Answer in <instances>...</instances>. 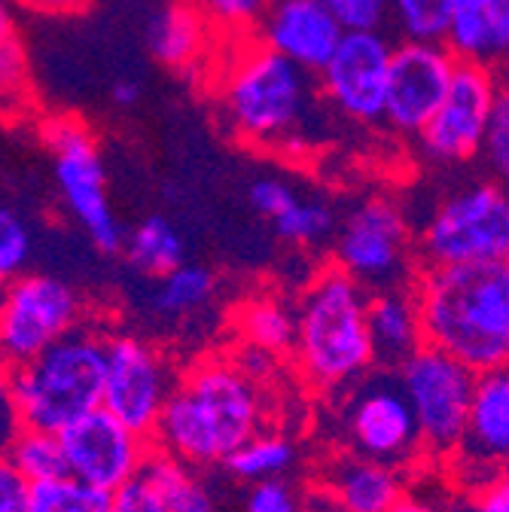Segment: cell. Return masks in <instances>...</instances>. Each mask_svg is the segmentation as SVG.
<instances>
[{"instance_id": "6da1fadb", "label": "cell", "mask_w": 509, "mask_h": 512, "mask_svg": "<svg viewBox=\"0 0 509 512\" xmlns=\"http://www.w3.org/2000/svg\"><path fill=\"white\" fill-rule=\"evenodd\" d=\"M266 421L263 384L235 357H205L180 372L153 430V445L189 467L226 464Z\"/></svg>"}, {"instance_id": "7a4b0ae2", "label": "cell", "mask_w": 509, "mask_h": 512, "mask_svg": "<svg viewBox=\"0 0 509 512\" xmlns=\"http://www.w3.org/2000/svg\"><path fill=\"white\" fill-rule=\"evenodd\" d=\"M424 339L473 372L509 366V260L424 269L415 281Z\"/></svg>"}, {"instance_id": "3957f363", "label": "cell", "mask_w": 509, "mask_h": 512, "mask_svg": "<svg viewBox=\"0 0 509 512\" xmlns=\"http://www.w3.org/2000/svg\"><path fill=\"white\" fill-rule=\"evenodd\" d=\"M290 357L314 391L351 388L378 360L369 330V293L345 269L327 266L302 290Z\"/></svg>"}, {"instance_id": "277c9868", "label": "cell", "mask_w": 509, "mask_h": 512, "mask_svg": "<svg viewBox=\"0 0 509 512\" xmlns=\"http://www.w3.org/2000/svg\"><path fill=\"white\" fill-rule=\"evenodd\" d=\"M107 369V330L86 324L22 369L13 394L25 427L61 433L101 409Z\"/></svg>"}, {"instance_id": "5b68a950", "label": "cell", "mask_w": 509, "mask_h": 512, "mask_svg": "<svg viewBox=\"0 0 509 512\" xmlns=\"http://www.w3.org/2000/svg\"><path fill=\"white\" fill-rule=\"evenodd\" d=\"M311 101L308 71L266 43L238 52L220 80V104L244 141L281 144L302 125Z\"/></svg>"}, {"instance_id": "8992f818", "label": "cell", "mask_w": 509, "mask_h": 512, "mask_svg": "<svg viewBox=\"0 0 509 512\" xmlns=\"http://www.w3.org/2000/svg\"><path fill=\"white\" fill-rule=\"evenodd\" d=\"M427 269H470L509 260V189L473 183L445 199L421 232Z\"/></svg>"}, {"instance_id": "52a82bcc", "label": "cell", "mask_w": 509, "mask_h": 512, "mask_svg": "<svg viewBox=\"0 0 509 512\" xmlns=\"http://www.w3.org/2000/svg\"><path fill=\"white\" fill-rule=\"evenodd\" d=\"M86 324V299L68 281L25 272L0 290V366L22 369Z\"/></svg>"}, {"instance_id": "ba28073f", "label": "cell", "mask_w": 509, "mask_h": 512, "mask_svg": "<svg viewBox=\"0 0 509 512\" xmlns=\"http://www.w3.org/2000/svg\"><path fill=\"white\" fill-rule=\"evenodd\" d=\"M476 378L479 372L436 345H421L397 366V381L415 412L427 458H455L467 433Z\"/></svg>"}, {"instance_id": "9c48e42d", "label": "cell", "mask_w": 509, "mask_h": 512, "mask_svg": "<svg viewBox=\"0 0 509 512\" xmlns=\"http://www.w3.org/2000/svg\"><path fill=\"white\" fill-rule=\"evenodd\" d=\"M40 135L43 144L52 150L55 183L65 208L74 214V220L86 229L101 253L125 250V232L107 202L104 162L92 132L74 116H55L43 122Z\"/></svg>"}, {"instance_id": "30bf717a", "label": "cell", "mask_w": 509, "mask_h": 512, "mask_svg": "<svg viewBox=\"0 0 509 512\" xmlns=\"http://www.w3.org/2000/svg\"><path fill=\"white\" fill-rule=\"evenodd\" d=\"M180 372H174L165 351L132 333H107V369L104 400L113 418L153 439V430L177 388Z\"/></svg>"}, {"instance_id": "8fae6325", "label": "cell", "mask_w": 509, "mask_h": 512, "mask_svg": "<svg viewBox=\"0 0 509 512\" xmlns=\"http://www.w3.org/2000/svg\"><path fill=\"white\" fill-rule=\"evenodd\" d=\"M348 452L391 467H406L424 455L415 412L400 381L372 378L354 388L342 412Z\"/></svg>"}, {"instance_id": "7c38bea8", "label": "cell", "mask_w": 509, "mask_h": 512, "mask_svg": "<svg viewBox=\"0 0 509 512\" xmlns=\"http://www.w3.org/2000/svg\"><path fill=\"white\" fill-rule=\"evenodd\" d=\"M58 436L65 445L68 476L104 494H113L138 479L156 448L150 436L122 424L107 409L89 412Z\"/></svg>"}, {"instance_id": "4fadbf2b", "label": "cell", "mask_w": 509, "mask_h": 512, "mask_svg": "<svg viewBox=\"0 0 509 512\" xmlns=\"http://www.w3.org/2000/svg\"><path fill=\"white\" fill-rule=\"evenodd\" d=\"M336 266L372 290L400 287L409 266V223L391 199L357 205L336 241Z\"/></svg>"}, {"instance_id": "5bb4252c", "label": "cell", "mask_w": 509, "mask_h": 512, "mask_svg": "<svg viewBox=\"0 0 509 512\" xmlns=\"http://www.w3.org/2000/svg\"><path fill=\"white\" fill-rule=\"evenodd\" d=\"M497 92L500 86L485 61L458 58L449 92L418 135L424 153L436 162H467L479 156L485 150Z\"/></svg>"}, {"instance_id": "9a60e30c", "label": "cell", "mask_w": 509, "mask_h": 512, "mask_svg": "<svg viewBox=\"0 0 509 512\" xmlns=\"http://www.w3.org/2000/svg\"><path fill=\"white\" fill-rule=\"evenodd\" d=\"M394 49L378 31H351L317 74L327 101L354 122L385 119Z\"/></svg>"}, {"instance_id": "2e32d148", "label": "cell", "mask_w": 509, "mask_h": 512, "mask_svg": "<svg viewBox=\"0 0 509 512\" xmlns=\"http://www.w3.org/2000/svg\"><path fill=\"white\" fill-rule=\"evenodd\" d=\"M449 464L467 494L509 470V366L479 372L467 433Z\"/></svg>"}, {"instance_id": "e0dca14e", "label": "cell", "mask_w": 509, "mask_h": 512, "mask_svg": "<svg viewBox=\"0 0 509 512\" xmlns=\"http://www.w3.org/2000/svg\"><path fill=\"white\" fill-rule=\"evenodd\" d=\"M455 52L445 43L406 40L394 49L385 122L394 132L421 135L436 107L449 92L455 74Z\"/></svg>"}, {"instance_id": "ac0fdd59", "label": "cell", "mask_w": 509, "mask_h": 512, "mask_svg": "<svg viewBox=\"0 0 509 512\" xmlns=\"http://www.w3.org/2000/svg\"><path fill=\"white\" fill-rule=\"evenodd\" d=\"M260 34L272 52L308 74H321L348 31L324 0H275L263 13Z\"/></svg>"}, {"instance_id": "d6986e66", "label": "cell", "mask_w": 509, "mask_h": 512, "mask_svg": "<svg viewBox=\"0 0 509 512\" xmlns=\"http://www.w3.org/2000/svg\"><path fill=\"white\" fill-rule=\"evenodd\" d=\"M321 494L330 512H391L409 491L400 467L348 452L327 467Z\"/></svg>"}, {"instance_id": "ffe728a7", "label": "cell", "mask_w": 509, "mask_h": 512, "mask_svg": "<svg viewBox=\"0 0 509 512\" xmlns=\"http://www.w3.org/2000/svg\"><path fill=\"white\" fill-rule=\"evenodd\" d=\"M369 330L375 342V357L391 366H400L421 345H427L415 287L375 290L369 296Z\"/></svg>"}, {"instance_id": "44dd1931", "label": "cell", "mask_w": 509, "mask_h": 512, "mask_svg": "<svg viewBox=\"0 0 509 512\" xmlns=\"http://www.w3.org/2000/svg\"><path fill=\"white\" fill-rule=\"evenodd\" d=\"M211 19L193 4H171L150 28V49L168 68H196L211 46Z\"/></svg>"}, {"instance_id": "7402d4cb", "label": "cell", "mask_w": 509, "mask_h": 512, "mask_svg": "<svg viewBox=\"0 0 509 512\" xmlns=\"http://www.w3.org/2000/svg\"><path fill=\"white\" fill-rule=\"evenodd\" d=\"M235 330L241 345L275 357L293 354L296 342V308L272 293H253L235 308Z\"/></svg>"}, {"instance_id": "603a6c76", "label": "cell", "mask_w": 509, "mask_h": 512, "mask_svg": "<svg viewBox=\"0 0 509 512\" xmlns=\"http://www.w3.org/2000/svg\"><path fill=\"white\" fill-rule=\"evenodd\" d=\"M141 476L156 488L168 512H214V500L205 482L196 476V467L183 464L174 455H165L159 448H153V455Z\"/></svg>"}, {"instance_id": "cb8c5ba5", "label": "cell", "mask_w": 509, "mask_h": 512, "mask_svg": "<svg viewBox=\"0 0 509 512\" xmlns=\"http://www.w3.org/2000/svg\"><path fill=\"white\" fill-rule=\"evenodd\" d=\"M296 464V445L287 433L278 430H260L253 439H247L238 452L223 464L235 479L241 482H266L281 479Z\"/></svg>"}, {"instance_id": "d4e9b609", "label": "cell", "mask_w": 509, "mask_h": 512, "mask_svg": "<svg viewBox=\"0 0 509 512\" xmlns=\"http://www.w3.org/2000/svg\"><path fill=\"white\" fill-rule=\"evenodd\" d=\"M125 256L138 272L150 278H165L183 266V241L168 220L150 217L138 229H132V235H125Z\"/></svg>"}, {"instance_id": "484cf974", "label": "cell", "mask_w": 509, "mask_h": 512, "mask_svg": "<svg viewBox=\"0 0 509 512\" xmlns=\"http://www.w3.org/2000/svg\"><path fill=\"white\" fill-rule=\"evenodd\" d=\"M7 458L16 464V470L31 482H52L68 476V458H65V445H61L58 433L49 430H34V427H22L19 436L13 439Z\"/></svg>"}, {"instance_id": "4316f807", "label": "cell", "mask_w": 509, "mask_h": 512, "mask_svg": "<svg viewBox=\"0 0 509 512\" xmlns=\"http://www.w3.org/2000/svg\"><path fill=\"white\" fill-rule=\"evenodd\" d=\"M214 290H217V281L208 269L183 263L171 275L159 278V287L153 293V305L159 314L180 317L189 311H199L205 302H211Z\"/></svg>"}, {"instance_id": "83f0119b", "label": "cell", "mask_w": 509, "mask_h": 512, "mask_svg": "<svg viewBox=\"0 0 509 512\" xmlns=\"http://www.w3.org/2000/svg\"><path fill=\"white\" fill-rule=\"evenodd\" d=\"M110 494L83 485L71 476L31 485L28 512H107Z\"/></svg>"}, {"instance_id": "f1b7e54d", "label": "cell", "mask_w": 509, "mask_h": 512, "mask_svg": "<svg viewBox=\"0 0 509 512\" xmlns=\"http://www.w3.org/2000/svg\"><path fill=\"white\" fill-rule=\"evenodd\" d=\"M31 110V71L22 40L13 34L0 43V116L19 119Z\"/></svg>"}, {"instance_id": "f546056e", "label": "cell", "mask_w": 509, "mask_h": 512, "mask_svg": "<svg viewBox=\"0 0 509 512\" xmlns=\"http://www.w3.org/2000/svg\"><path fill=\"white\" fill-rule=\"evenodd\" d=\"M388 4L406 40H424V43L445 40V28H449L445 0H388Z\"/></svg>"}, {"instance_id": "4dcf8cb0", "label": "cell", "mask_w": 509, "mask_h": 512, "mask_svg": "<svg viewBox=\"0 0 509 512\" xmlns=\"http://www.w3.org/2000/svg\"><path fill=\"white\" fill-rule=\"evenodd\" d=\"M333 211L321 202L296 199L278 220H272L275 232L290 244H314L333 232Z\"/></svg>"}, {"instance_id": "1f68e13d", "label": "cell", "mask_w": 509, "mask_h": 512, "mask_svg": "<svg viewBox=\"0 0 509 512\" xmlns=\"http://www.w3.org/2000/svg\"><path fill=\"white\" fill-rule=\"evenodd\" d=\"M28 260H31L28 223L16 211L0 208V290L25 275Z\"/></svg>"}, {"instance_id": "d6a6232c", "label": "cell", "mask_w": 509, "mask_h": 512, "mask_svg": "<svg viewBox=\"0 0 509 512\" xmlns=\"http://www.w3.org/2000/svg\"><path fill=\"white\" fill-rule=\"evenodd\" d=\"M485 159L500 186L509 189V86H500L494 116L488 125V138H485Z\"/></svg>"}, {"instance_id": "836d02e7", "label": "cell", "mask_w": 509, "mask_h": 512, "mask_svg": "<svg viewBox=\"0 0 509 512\" xmlns=\"http://www.w3.org/2000/svg\"><path fill=\"white\" fill-rule=\"evenodd\" d=\"M247 512H308V506H305L299 488L281 476V479L257 482L250 488Z\"/></svg>"}, {"instance_id": "e575fe53", "label": "cell", "mask_w": 509, "mask_h": 512, "mask_svg": "<svg viewBox=\"0 0 509 512\" xmlns=\"http://www.w3.org/2000/svg\"><path fill=\"white\" fill-rule=\"evenodd\" d=\"M324 4L333 10V16L339 19V25L348 34L351 31H378L391 10L388 0H324Z\"/></svg>"}, {"instance_id": "d590c367", "label": "cell", "mask_w": 509, "mask_h": 512, "mask_svg": "<svg viewBox=\"0 0 509 512\" xmlns=\"http://www.w3.org/2000/svg\"><path fill=\"white\" fill-rule=\"evenodd\" d=\"M193 4L214 22L226 28H244L263 16L266 0H193Z\"/></svg>"}, {"instance_id": "8d00e7d4", "label": "cell", "mask_w": 509, "mask_h": 512, "mask_svg": "<svg viewBox=\"0 0 509 512\" xmlns=\"http://www.w3.org/2000/svg\"><path fill=\"white\" fill-rule=\"evenodd\" d=\"M107 512H168V506L162 503V497L156 494V488L144 476H138V479H132L129 485H125V488H119V491L110 494Z\"/></svg>"}, {"instance_id": "74e56055", "label": "cell", "mask_w": 509, "mask_h": 512, "mask_svg": "<svg viewBox=\"0 0 509 512\" xmlns=\"http://www.w3.org/2000/svg\"><path fill=\"white\" fill-rule=\"evenodd\" d=\"M296 199L299 196L293 192V186H287L284 180H275V177H263L250 186V205L266 220H278Z\"/></svg>"}, {"instance_id": "f35d334b", "label": "cell", "mask_w": 509, "mask_h": 512, "mask_svg": "<svg viewBox=\"0 0 509 512\" xmlns=\"http://www.w3.org/2000/svg\"><path fill=\"white\" fill-rule=\"evenodd\" d=\"M31 482L16 470V464L0 455V512H28Z\"/></svg>"}, {"instance_id": "ab89813d", "label": "cell", "mask_w": 509, "mask_h": 512, "mask_svg": "<svg viewBox=\"0 0 509 512\" xmlns=\"http://www.w3.org/2000/svg\"><path fill=\"white\" fill-rule=\"evenodd\" d=\"M22 427L25 424L16 406V394H13V372L0 366V455L10 452V445Z\"/></svg>"}, {"instance_id": "60d3db41", "label": "cell", "mask_w": 509, "mask_h": 512, "mask_svg": "<svg viewBox=\"0 0 509 512\" xmlns=\"http://www.w3.org/2000/svg\"><path fill=\"white\" fill-rule=\"evenodd\" d=\"M488 22V52L491 58H500L509 52V0H491L485 10Z\"/></svg>"}, {"instance_id": "b9f144b4", "label": "cell", "mask_w": 509, "mask_h": 512, "mask_svg": "<svg viewBox=\"0 0 509 512\" xmlns=\"http://www.w3.org/2000/svg\"><path fill=\"white\" fill-rule=\"evenodd\" d=\"M470 497L476 500V509L479 512H509V470H503L500 476H494L488 485H482Z\"/></svg>"}, {"instance_id": "7bdbcfd3", "label": "cell", "mask_w": 509, "mask_h": 512, "mask_svg": "<svg viewBox=\"0 0 509 512\" xmlns=\"http://www.w3.org/2000/svg\"><path fill=\"white\" fill-rule=\"evenodd\" d=\"M37 16H77L92 7V0H13Z\"/></svg>"}, {"instance_id": "ee69618b", "label": "cell", "mask_w": 509, "mask_h": 512, "mask_svg": "<svg viewBox=\"0 0 509 512\" xmlns=\"http://www.w3.org/2000/svg\"><path fill=\"white\" fill-rule=\"evenodd\" d=\"M391 512H445V503H439L436 497L430 494H421V491H409Z\"/></svg>"}, {"instance_id": "f6af8a7d", "label": "cell", "mask_w": 509, "mask_h": 512, "mask_svg": "<svg viewBox=\"0 0 509 512\" xmlns=\"http://www.w3.org/2000/svg\"><path fill=\"white\" fill-rule=\"evenodd\" d=\"M138 98H141V86L135 80H119V83H113V101L116 104L132 107Z\"/></svg>"}, {"instance_id": "bcb514c9", "label": "cell", "mask_w": 509, "mask_h": 512, "mask_svg": "<svg viewBox=\"0 0 509 512\" xmlns=\"http://www.w3.org/2000/svg\"><path fill=\"white\" fill-rule=\"evenodd\" d=\"M491 0H445V10L452 13H476V16H485Z\"/></svg>"}, {"instance_id": "7dc6e473", "label": "cell", "mask_w": 509, "mask_h": 512, "mask_svg": "<svg viewBox=\"0 0 509 512\" xmlns=\"http://www.w3.org/2000/svg\"><path fill=\"white\" fill-rule=\"evenodd\" d=\"M16 28H13V7L10 0H0V43H4L7 37H13Z\"/></svg>"}, {"instance_id": "c3c4849f", "label": "cell", "mask_w": 509, "mask_h": 512, "mask_svg": "<svg viewBox=\"0 0 509 512\" xmlns=\"http://www.w3.org/2000/svg\"><path fill=\"white\" fill-rule=\"evenodd\" d=\"M445 512H479V509H476V500L467 497V500H449L445 503Z\"/></svg>"}, {"instance_id": "681fc988", "label": "cell", "mask_w": 509, "mask_h": 512, "mask_svg": "<svg viewBox=\"0 0 509 512\" xmlns=\"http://www.w3.org/2000/svg\"><path fill=\"white\" fill-rule=\"evenodd\" d=\"M266 4H275V0H266Z\"/></svg>"}]
</instances>
